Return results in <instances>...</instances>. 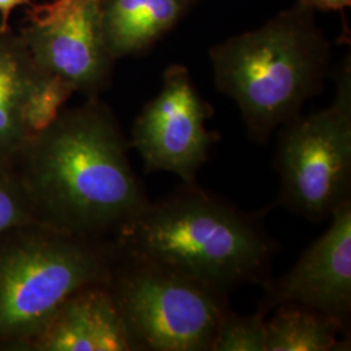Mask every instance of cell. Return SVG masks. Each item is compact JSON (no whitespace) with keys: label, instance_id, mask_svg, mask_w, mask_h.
<instances>
[{"label":"cell","instance_id":"obj_7","mask_svg":"<svg viewBox=\"0 0 351 351\" xmlns=\"http://www.w3.org/2000/svg\"><path fill=\"white\" fill-rule=\"evenodd\" d=\"M213 112L188 68L168 65L159 93L146 103L132 128L129 143L138 152L145 172H171L184 184H195L213 143L220 138L206 126Z\"/></svg>","mask_w":351,"mask_h":351},{"label":"cell","instance_id":"obj_6","mask_svg":"<svg viewBox=\"0 0 351 351\" xmlns=\"http://www.w3.org/2000/svg\"><path fill=\"white\" fill-rule=\"evenodd\" d=\"M275 167L278 203L311 221L330 219L351 199L350 56L341 64L335 99L281 126Z\"/></svg>","mask_w":351,"mask_h":351},{"label":"cell","instance_id":"obj_13","mask_svg":"<svg viewBox=\"0 0 351 351\" xmlns=\"http://www.w3.org/2000/svg\"><path fill=\"white\" fill-rule=\"evenodd\" d=\"M265 351L350 350V342L339 339L349 332L332 317L295 303L276 307L265 322Z\"/></svg>","mask_w":351,"mask_h":351},{"label":"cell","instance_id":"obj_12","mask_svg":"<svg viewBox=\"0 0 351 351\" xmlns=\"http://www.w3.org/2000/svg\"><path fill=\"white\" fill-rule=\"evenodd\" d=\"M40 73L20 33L0 27V163L13 167L30 139L24 108Z\"/></svg>","mask_w":351,"mask_h":351},{"label":"cell","instance_id":"obj_14","mask_svg":"<svg viewBox=\"0 0 351 351\" xmlns=\"http://www.w3.org/2000/svg\"><path fill=\"white\" fill-rule=\"evenodd\" d=\"M75 93V88L60 75L42 71L29 93L24 108V124L29 137L47 129Z\"/></svg>","mask_w":351,"mask_h":351},{"label":"cell","instance_id":"obj_18","mask_svg":"<svg viewBox=\"0 0 351 351\" xmlns=\"http://www.w3.org/2000/svg\"><path fill=\"white\" fill-rule=\"evenodd\" d=\"M27 5L33 4L32 0H0V27H10V19L14 8L19 5Z\"/></svg>","mask_w":351,"mask_h":351},{"label":"cell","instance_id":"obj_4","mask_svg":"<svg viewBox=\"0 0 351 351\" xmlns=\"http://www.w3.org/2000/svg\"><path fill=\"white\" fill-rule=\"evenodd\" d=\"M121 254L114 241L34 224L0 239V346H27L69 295L107 284Z\"/></svg>","mask_w":351,"mask_h":351},{"label":"cell","instance_id":"obj_2","mask_svg":"<svg viewBox=\"0 0 351 351\" xmlns=\"http://www.w3.org/2000/svg\"><path fill=\"white\" fill-rule=\"evenodd\" d=\"M267 211L246 213L184 184L147 202L119 228L114 243L120 254L169 265L229 295L269 277L278 245L264 224Z\"/></svg>","mask_w":351,"mask_h":351},{"label":"cell","instance_id":"obj_16","mask_svg":"<svg viewBox=\"0 0 351 351\" xmlns=\"http://www.w3.org/2000/svg\"><path fill=\"white\" fill-rule=\"evenodd\" d=\"M38 224L34 210L14 168L0 163V239L14 229Z\"/></svg>","mask_w":351,"mask_h":351},{"label":"cell","instance_id":"obj_10","mask_svg":"<svg viewBox=\"0 0 351 351\" xmlns=\"http://www.w3.org/2000/svg\"><path fill=\"white\" fill-rule=\"evenodd\" d=\"M27 346L39 351H132L107 284L69 295Z\"/></svg>","mask_w":351,"mask_h":351},{"label":"cell","instance_id":"obj_17","mask_svg":"<svg viewBox=\"0 0 351 351\" xmlns=\"http://www.w3.org/2000/svg\"><path fill=\"white\" fill-rule=\"evenodd\" d=\"M295 3L308 7L316 11L330 12V11H343L346 7H350L351 0H295Z\"/></svg>","mask_w":351,"mask_h":351},{"label":"cell","instance_id":"obj_8","mask_svg":"<svg viewBox=\"0 0 351 351\" xmlns=\"http://www.w3.org/2000/svg\"><path fill=\"white\" fill-rule=\"evenodd\" d=\"M20 32L38 68L68 81L75 93L98 98L110 86L114 59L101 27V0L32 4Z\"/></svg>","mask_w":351,"mask_h":351},{"label":"cell","instance_id":"obj_15","mask_svg":"<svg viewBox=\"0 0 351 351\" xmlns=\"http://www.w3.org/2000/svg\"><path fill=\"white\" fill-rule=\"evenodd\" d=\"M263 311L239 315L230 308L219 324L213 351H265L267 329Z\"/></svg>","mask_w":351,"mask_h":351},{"label":"cell","instance_id":"obj_1","mask_svg":"<svg viewBox=\"0 0 351 351\" xmlns=\"http://www.w3.org/2000/svg\"><path fill=\"white\" fill-rule=\"evenodd\" d=\"M130 143L98 98L62 111L13 164L38 224L104 237L149 202L129 160Z\"/></svg>","mask_w":351,"mask_h":351},{"label":"cell","instance_id":"obj_11","mask_svg":"<svg viewBox=\"0 0 351 351\" xmlns=\"http://www.w3.org/2000/svg\"><path fill=\"white\" fill-rule=\"evenodd\" d=\"M201 0H101V27L113 59L138 56L172 32Z\"/></svg>","mask_w":351,"mask_h":351},{"label":"cell","instance_id":"obj_9","mask_svg":"<svg viewBox=\"0 0 351 351\" xmlns=\"http://www.w3.org/2000/svg\"><path fill=\"white\" fill-rule=\"evenodd\" d=\"M259 310L267 315L295 303L339 322L349 330L351 319V199L336 208L326 233L303 251L298 262L278 278L263 284Z\"/></svg>","mask_w":351,"mask_h":351},{"label":"cell","instance_id":"obj_5","mask_svg":"<svg viewBox=\"0 0 351 351\" xmlns=\"http://www.w3.org/2000/svg\"><path fill=\"white\" fill-rule=\"evenodd\" d=\"M132 351H213L228 295L147 258L121 254L107 282Z\"/></svg>","mask_w":351,"mask_h":351},{"label":"cell","instance_id":"obj_3","mask_svg":"<svg viewBox=\"0 0 351 351\" xmlns=\"http://www.w3.org/2000/svg\"><path fill=\"white\" fill-rule=\"evenodd\" d=\"M216 88L236 101L249 138L267 145L322 93L332 46L315 11L295 3L210 49Z\"/></svg>","mask_w":351,"mask_h":351}]
</instances>
